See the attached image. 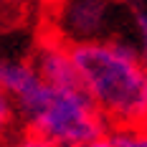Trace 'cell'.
<instances>
[{
	"label": "cell",
	"instance_id": "obj_6",
	"mask_svg": "<svg viewBox=\"0 0 147 147\" xmlns=\"http://www.w3.org/2000/svg\"><path fill=\"white\" fill-rule=\"evenodd\" d=\"M13 117H15V107L10 102V96L0 89V134H5L13 127Z\"/></svg>",
	"mask_w": 147,
	"mask_h": 147
},
{
	"label": "cell",
	"instance_id": "obj_7",
	"mask_svg": "<svg viewBox=\"0 0 147 147\" xmlns=\"http://www.w3.org/2000/svg\"><path fill=\"white\" fill-rule=\"evenodd\" d=\"M20 147H56V145H51V142H46V140H41V137H28L26 142H20Z\"/></svg>",
	"mask_w": 147,
	"mask_h": 147
},
{
	"label": "cell",
	"instance_id": "obj_4",
	"mask_svg": "<svg viewBox=\"0 0 147 147\" xmlns=\"http://www.w3.org/2000/svg\"><path fill=\"white\" fill-rule=\"evenodd\" d=\"M33 69H36V74L43 79L48 86H61V89L81 86L69 51L56 46V43H48L38 51V56L33 61Z\"/></svg>",
	"mask_w": 147,
	"mask_h": 147
},
{
	"label": "cell",
	"instance_id": "obj_5",
	"mask_svg": "<svg viewBox=\"0 0 147 147\" xmlns=\"http://www.w3.org/2000/svg\"><path fill=\"white\" fill-rule=\"evenodd\" d=\"M107 140L112 142V147H147V137L140 129H134V127L117 129L114 134H109Z\"/></svg>",
	"mask_w": 147,
	"mask_h": 147
},
{
	"label": "cell",
	"instance_id": "obj_1",
	"mask_svg": "<svg viewBox=\"0 0 147 147\" xmlns=\"http://www.w3.org/2000/svg\"><path fill=\"white\" fill-rule=\"evenodd\" d=\"M0 89L33 134L56 147H81L104 137V117L84 86H48L30 61L0 56Z\"/></svg>",
	"mask_w": 147,
	"mask_h": 147
},
{
	"label": "cell",
	"instance_id": "obj_8",
	"mask_svg": "<svg viewBox=\"0 0 147 147\" xmlns=\"http://www.w3.org/2000/svg\"><path fill=\"white\" fill-rule=\"evenodd\" d=\"M81 147H112V142L107 137H96V140H91V142H86V145H81Z\"/></svg>",
	"mask_w": 147,
	"mask_h": 147
},
{
	"label": "cell",
	"instance_id": "obj_3",
	"mask_svg": "<svg viewBox=\"0 0 147 147\" xmlns=\"http://www.w3.org/2000/svg\"><path fill=\"white\" fill-rule=\"evenodd\" d=\"M109 20V3L107 0H66L61 13V30L79 43L99 41L104 26Z\"/></svg>",
	"mask_w": 147,
	"mask_h": 147
},
{
	"label": "cell",
	"instance_id": "obj_2",
	"mask_svg": "<svg viewBox=\"0 0 147 147\" xmlns=\"http://www.w3.org/2000/svg\"><path fill=\"white\" fill-rule=\"evenodd\" d=\"M79 81L102 117L140 122L147 112V74L142 56L124 41H91L69 51Z\"/></svg>",
	"mask_w": 147,
	"mask_h": 147
},
{
	"label": "cell",
	"instance_id": "obj_9",
	"mask_svg": "<svg viewBox=\"0 0 147 147\" xmlns=\"http://www.w3.org/2000/svg\"><path fill=\"white\" fill-rule=\"evenodd\" d=\"M51 3H66V0H51Z\"/></svg>",
	"mask_w": 147,
	"mask_h": 147
}]
</instances>
